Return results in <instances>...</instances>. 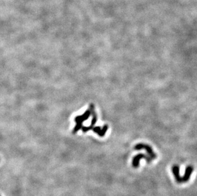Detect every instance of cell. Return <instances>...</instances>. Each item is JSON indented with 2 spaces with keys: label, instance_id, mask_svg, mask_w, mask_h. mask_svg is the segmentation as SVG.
Listing matches in <instances>:
<instances>
[{
  "label": "cell",
  "instance_id": "6da1fadb",
  "mask_svg": "<svg viewBox=\"0 0 197 196\" xmlns=\"http://www.w3.org/2000/svg\"><path fill=\"white\" fill-rule=\"evenodd\" d=\"M95 110V105L93 104H90L89 107L88 108L86 111L84 112L82 115H79L75 117L74 118V121L76 122V125L75 126V128L73 130V133L74 134L77 133L79 130H80L82 128V124L84 121L87 120L89 117L91 115V113L92 111Z\"/></svg>",
  "mask_w": 197,
  "mask_h": 196
},
{
  "label": "cell",
  "instance_id": "7a4b0ae2",
  "mask_svg": "<svg viewBox=\"0 0 197 196\" xmlns=\"http://www.w3.org/2000/svg\"><path fill=\"white\" fill-rule=\"evenodd\" d=\"M134 149L135 150H145L146 151V152L147 153L148 156H149L152 159V160H154V159H155L156 157H157V155L154 152V151L151 148V146L147 144L138 143L134 146Z\"/></svg>",
  "mask_w": 197,
  "mask_h": 196
},
{
  "label": "cell",
  "instance_id": "3957f363",
  "mask_svg": "<svg viewBox=\"0 0 197 196\" xmlns=\"http://www.w3.org/2000/svg\"><path fill=\"white\" fill-rule=\"evenodd\" d=\"M142 159H144L148 163H150L152 160V159L149 156H147V155H145L144 153H139L137 155H136V156L133 158V161H132L133 167H135V168L138 167L139 166L140 161Z\"/></svg>",
  "mask_w": 197,
  "mask_h": 196
},
{
  "label": "cell",
  "instance_id": "277c9868",
  "mask_svg": "<svg viewBox=\"0 0 197 196\" xmlns=\"http://www.w3.org/2000/svg\"><path fill=\"white\" fill-rule=\"evenodd\" d=\"M91 115L92 116V118L91 120V125L89 126H88V127H86V126H82V132L83 133H87V131H89L90 130H92L94 128V125H95V124L96 123V122H97V115H96V113L95 112V111H92V113H91Z\"/></svg>",
  "mask_w": 197,
  "mask_h": 196
},
{
  "label": "cell",
  "instance_id": "5b68a950",
  "mask_svg": "<svg viewBox=\"0 0 197 196\" xmlns=\"http://www.w3.org/2000/svg\"><path fill=\"white\" fill-rule=\"evenodd\" d=\"M193 167L191 166H188L186 168V170H185V173L184 174L183 177H181V180H180V183H185L189 181L190 179V178L191 177V174L193 171Z\"/></svg>",
  "mask_w": 197,
  "mask_h": 196
},
{
  "label": "cell",
  "instance_id": "8992f818",
  "mask_svg": "<svg viewBox=\"0 0 197 196\" xmlns=\"http://www.w3.org/2000/svg\"><path fill=\"white\" fill-rule=\"evenodd\" d=\"M108 125L105 124V125H103V128H100V127H99V126L93 128V129H92V130H93L94 133L97 134L98 136H101V137H103L105 135V134L108 130Z\"/></svg>",
  "mask_w": 197,
  "mask_h": 196
},
{
  "label": "cell",
  "instance_id": "52a82bcc",
  "mask_svg": "<svg viewBox=\"0 0 197 196\" xmlns=\"http://www.w3.org/2000/svg\"><path fill=\"white\" fill-rule=\"evenodd\" d=\"M172 171L173 172V174H174V175L176 182L179 183H180L181 177H180V173H179V167L177 165L173 166V167H172Z\"/></svg>",
  "mask_w": 197,
  "mask_h": 196
}]
</instances>
